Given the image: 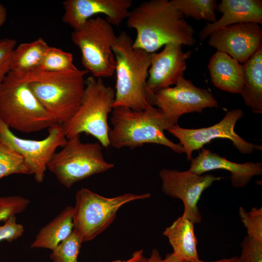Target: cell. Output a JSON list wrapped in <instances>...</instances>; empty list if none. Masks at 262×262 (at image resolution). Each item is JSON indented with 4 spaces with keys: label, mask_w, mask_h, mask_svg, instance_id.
I'll use <instances>...</instances> for the list:
<instances>
[{
    "label": "cell",
    "mask_w": 262,
    "mask_h": 262,
    "mask_svg": "<svg viewBox=\"0 0 262 262\" xmlns=\"http://www.w3.org/2000/svg\"><path fill=\"white\" fill-rule=\"evenodd\" d=\"M16 44V40L14 39H0V86L10 70L11 57Z\"/></svg>",
    "instance_id": "obj_31"
},
{
    "label": "cell",
    "mask_w": 262,
    "mask_h": 262,
    "mask_svg": "<svg viewBox=\"0 0 262 262\" xmlns=\"http://www.w3.org/2000/svg\"><path fill=\"white\" fill-rule=\"evenodd\" d=\"M62 147L60 151L53 154L48 164L47 169L67 188L114 166L104 159L99 142L83 143L80 135L67 139Z\"/></svg>",
    "instance_id": "obj_8"
},
{
    "label": "cell",
    "mask_w": 262,
    "mask_h": 262,
    "mask_svg": "<svg viewBox=\"0 0 262 262\" xmlns=\"http://www.w3.org/2000/svg\"><path fill=\"white\" fill-rule=\"evenodd\" d=\"M244 84L240 94L253 113H262V47L245 63Z\"/></svg>",
    "instance_id": "obj_21"
},
{
    "label": "cell",
    "mask_w": 262,
    "mask_h": 262,
    "mask_svg": "<svg viewBox=\"0 0 262 262\" xmlns=\"http://www.w3.org/2000/svg\"><path fill=\"white\" fill-rule=\"evenodd\" d=\"M132 43L131 37L124 31L117 36L112 47L116 62L113 108L125 107L141 111L149 104L147 82L152 53L133 48Z\"/></svg>",
    "instance_id": "obj_4"
},
{
    "label": "cell",
    "mask_w": 262,
    "mask_h": 262,
    "mask_svg": "<svg viewBox=\"0 0 262 262\" xmlns=\"http://www.w3.org/2000/svg\"><path fill=\"white\" fill-rule=\"evenodd\" d=\"M116 37L112 25L99 16L90 18L72 33V41L81 52L82 66L94 77H111L115 73L112 47Z\"/></svg>",
    "instance_id": "obj_9"
},
{
    "label": "cell",
    "mask_w": 262,
    "mask_h": 262,
    "mask_svg": "<svg viewBox=\"0 0 262 262\" xmlns=\"http://www.w3.org/2000/svg\"><path fill=\"white\" fill-rule=\"evenodd\" d=\"M244 115L242 109H233L228 111L223 118L214 125L198 129H185L177 124L167 131L179 140L188 161L192 159L194 151L202 148L204 145L212 140L219 138L230 140L241 153L251 154L254 150H262V147L246 141L235 132V125Z\"/></svg>",
    "instance_id": "obj_10"
},
{
    "label": "cell",
    "mask_w": 262,
    "mask_h": 262,
    "mask_svg": "<svg viewBox=\"0 0 262 262\" xmlns=\"http://www.w3.org/2000/svg\"><path fill=\"white\" fill-rule=\"evenodd\" d=\"M30 202L28 198L20 196H0V221H4L9 216L22 213Z\"/></svg>",
    "instance_id": "obj_29"
},
{
    "label": "cell",
    "mask_w": 262,
    "mask_h": 262,
    "mask_svg": "<svg viewBox=\"0 0 262 262\" xmlns=\"http://www.w3.org/2000/svg\"><path fill=\"white\" fill-rule=\"evenodd\" d=\"M194 224L182 215L163 232L173 248L172 253L186 262L199 259Z\"/></svg>",
    "instance_id": "obj_20"
},
{
    "label": "cell",
    "mask_w": 262,
    "mask_h": 262,
    "mask_svg": "<svg viewBox=\"0 0 262 262\" xmlns=\"http://www.w3.org/2000/svg\"><path fill=\"white\" fill-rule=\"evenodd\" d=\"M215 10L222 16L213 23L207 22L199 33L201 41L214 31L223 27L240 23L262 24V0H222Z\"/></svg>",
    "instance_id": "obj_18"
},
{
    "label": "cell",
    "mask_w": 262,
    "mask_h": 262,
    "mask_svg": "<svg viewBox=\"0 0 262 262\" xmlns=\"http://www.w3.org/2000/svg\"><path fill=\"white\" fill-rule=\"evenodd\" d=\"M85 69L66 72H44L36 70L16 75L26 82L54 122L63 124L80 108L85 89Z\"/></svg>",
    "instance_id": "obj_3"
},
{
    "label": "cell",
    "mask_w": 262,
    "mask_h": 262,
    "mask_svg": "<svg viewBox=\"0 0 262 262\" xmlns=\"http://www.w3.org/2000/svg\"><path fill=\"white\" fill-rule=\"evenodd\" d=\"M241 246L239 262H262V242L247 235L241 243Z\"/></svg>",
    "instance_id": "obj_30"
},
{
    "label": "cell",
    "mask_w": 262,
    "mask_h": 262,
    "mask_svg": "<svg viewBox=\"0 0 262 262\" xmlns=\"http://www.w3.org/2000/svg\"><path fill=\"white\" fill-rule=\"evenodd\" d=\"M115 91L102 79L92 76L85 80L81 105L75 114L62 124L66 139L85 133L97 139L102 147L110 146L111 128L108 118L113 109Z\"/></svg>",
    "instance_id": "obj_5"
},
{
    "label": "cell",
    "mask_w": 262,
    "mask_h": 262,
    "mask_svg": "<svg viewBox=\"0 0 262 262\" xmlns=\"http://www.w3.org/2000/svg\"><path fill=\"white\" fill-rule=\"evenodd\" d=\"M49 133L42 140L19 137L0 119V135L23 157L37 182H43L47 165L56 149L66 141L62 124H54L48 128Z\"/></svg>",
    "instance_id": "obj_12"
},
{
    "label": "cell",
    "mask_w": 262,
    "mask_h": 262,
    "mask_svg": "<svg viewBox=\"0 0 262 262\" xmlns=\"http://www.w3.org/2000/svg\"><path fill=\"white\" fill-rule=\"evenodd\" d=\"M209 45L244 64L262 47V29L258 23L244 22L218 29L209 35Z\"/></svg>",
    "instance_id": "obj_14"
},
{
    "label": "cell",
    "mask_w": 262,
    "mask_h": 262,
    "mask_svg": "<svg viewBox=\"0 0 262 262\" xmlns=\"http://www.w3.org/2000/svg\"><path fill=\"white\" fill-rule=\"evenodd\" d=\"M191 262H239L238 261V256H233L229 258L223 259L215 261L213 262H205L200 260L199 259H197L194 260Z\"/></svg>",
    "instance_id": "obj_36"
},
{
    "label": "cell",
    "mask_w": 262,
    "mask_h": 262,
    "mask_svg": "<svg viewBox=\"0 0 262 262\" xmlns=\"http://www.w3.org/2000/svg\"><path fill=\"white\" fill-rule=\"evenodd\" d=\"M208 67L215 87L231 93H240L244 80L243 65L227 53L217 50L210 58Z\"/></svg>",
    "instance_id": "obj_19"
},
{
    "label": "cell",
    "mask_w": 262,
    "mask_h": 262,
    "mask_svg": "<svg viewBox=\"0 0 262 262\" xmlns=\"http://www.w3.org/2000/svg\"><path fill=\"white\" fill-rule=\"evenodd\" d=\"M136 262H186L179 258L174 253L167 254L164 259H162L158 250L154 248L148 258L143 255Z\"/></svg>",
    "instance_id": "obj_33"
},
{
    "label": "cell",
    "mask_w": 262,
    "mask_h": 262,
    "mask_svg": "<svg viewBox=\"0 0 262 262\" xmlns=\"http://www.w3.org/2000/svg\"><path fill=\"white\" fill-rule=\"evenodd\" d=\"M149 104L161 109L173 126L184 114L202 113L205 108L218 107L217 101L209 89L198 87L183 77L174 87L154 93Z\"/></svg>",
    "instance_id": "obj_11"
},
{
    "label": "cell",
    "mask_w": 262,
    "mask_h": 262,
    "mask_svg": "<svg viewBox=\"0 0 262 262\" xmlns=\"http://www.w3.org/2000/svg\"><path fill=\"white\" fill-rule=\"evenodd\" d=\"M239 214L247 235L252 238L262 242V208L254 207L247 212L240 207Z\"/></svg>",
    "instance_id": "obj_28"
},
{
    "label": "cell",
    "mask_w": 262,
    "mask_h": 262,
    "mask_svg": "<svg viewBox=\"0 0 262 262\" xmlns=\"http://www.w3.org/2000/svg\"><path fill=\"white\" fill-rule=\"evenodd\" d=\"M14 174L32 173L21 155L0 135V179Z\"/></svg>",
    "instance_id": "obj_25"
},
{
    "label": "cell",
    "mask_w": 262,
    "mask_h": 262,
    "mask_svg": "<svg viewBox=\"0 0 262 262\" xmlns=\"http://www.w3.org/2000/svg\"><path fill=\"white\" fill-rule=\"evenodd\" d=\"M150 196L149 193H126L106 197L87 188H81L75 195L73 230L82 243L92 240L110 225L122 206Z\"/></svg>",
    "instance_id": "obj_7"
},
{
    "label": "cell",
    "mask_w": 262,
    "mask_h": 262,
    "mask_svg": "<svg viewBox=\"0 0 262 262\" xmlns=\"http://www.w3.org/2000/svg\"><path fill=\"white\" fill-rule=\"evenodd\" d=\"M190 161L189 170L197 175H202L208 171L217 169L229 171L231 174V184L236 188L245 187L253 177L262 174L261 162L234 163L208 149L203 148L198 155Z\"/></svg>",
    "instance_id": "obj_17"
},
{
    "label": "cell",
    "mask_w": 262,
    "mask_h": 262,
    "mask_svg": "<svg viewBox=\"0 0 262 262\" xmlns=\"http://www.w3.org/2000/svg\"><path fill=\"white\" fill-rule=\"evenodd\" d=\"M73 207L68 206L41 228L31 244L32 248L53 249L72 232Z\"/></svg>",
    "instance_id": "obj_22"
},
{
    "label": "cell",
    "mask_w": 262,
    "mask_h": 262,
    "mask_svg": "<svg viewBox=\"0 0 262 262\" xmlns=\"http://www.w3.org/2000/svg\"><path fill=\"white\" fill-rule=\"evenodd\" d=\"M77 69L74 64L73 56L71 53L49 46L37 70L44 72H60Z\"/></svg>",
    "instance_id": "obj_26"
},
{
    "label": "cell",
    "mask_w": 262,
    "mask_h": 262,
    "mask_svg": "<svg viewBox=\"0 0 262 262\" xmlns=\"http://www.w3.org/2000/svg\"><path fill=\"white\" fill-rule=\"evenodd\" d=\"M191 51H183L182 46L168 44L159 53H152L147 82V96L149 103L154 93L175 84L183 77Z\"/></svg>",
    "instance_id": "obj_15"
},
{
    "label": "cell",
    "mask_w": 262,
    "mask_h": 262,
    "mask_svg": "<svg viewBox=\"0 0 262 262\" xmlns=\"http://www.w3.org/2000/svg\"><path fill=\"white\" fill-rule=\"evenodd\" d=\"M143 250L142 249L134 252L131 257L127 260H117L110 262H136L143 255Z\"/></svg>",
    "instance_id": "obj_34"
},
{
    "label": "cell",
    "mask_w": 262,
    "mask_h": 262,
    "mask_svg": "<svg viewBox=\"0 0 262 262\" xmlns=\"http://www.w3.org/2000/svg\"><path fill=\"white\" fill-rule=\"evenodd\" d=\"M7 16V12L5 7L0 3V27L5 22Z\"/></svg>",
    "instance_id": "obj_35"
},
{
    "label": "cell",
    "mask_w": 262,
    "mask_h": 262,
    "mask_svg": "<svg viewBox=\"0 0 262 262\" xmlns=\"http://www.w3.org/2000/svg\"><path fill=\"white\" fill-rule=\"evenodd\" d=\"M176 8L186 17L197 20H205L213 23L217 20L215 0H171Z\"/></svg>",
    "instance_id": "obj_24"
},
{
    "label": "cell",
    "mask_w": 262,
    "mask_h": 262,
    "mask_svg": "<svg viewBox=\"0 0 262 262\" xmlns=\"http://www.w3.org/2000/svg\"><path fill=\"white\" fill-rule=\"evenodd\" d=\"M111 115L112 128L109 135L111 147L132 149L152 143L163 145L178 153H184L180 144L173 143L165 135L164 131L173 125L159 108L150 104L141 111L116 107Z\"/></svg>",
    "instance_id": "obj_2"
},
{
    "label": "cell",
    "mask_w": 262,
    "mask_h": 262,
    "mask_svg": "<svg viewBox=\"0 0 262 262\" xmlns=\"http://www.w3.org/2000/svg\"><path fill=\"white\" fill-rule=\"evenodd\" d=\"M49 47L42 38L19 44L12 53L10 71L21 75L37 70Z\"/></svg>",
    "instance_id": "obj_23"
},
{
    "label": "cell",
    "mask_w": 262,
    "mask_h": 262,
    "mask_svg": "<svg viewBox=\"0 0 262 262\" xmlns=\"http://www.w3.org/2000/svg\"><path fill=\"white\" fill-rule=\"evenodd\" d=\"M162 191L166 195L181 200L184 205L182 215L194 224L200 223L201 215L198 202L203 192L216 181L223 178L213 175H197L189 170L162 169L159 172Z\"/></svg>",
    "instance_id": "obj_13"
},
{
    "label": "cell",
    "mask_w": 262,
    "mask_h": 262,
    "mask_svg": "<svg viewBox=\"0 0 262 262\" xmlns=\"http://www.w3.org/2000/svg\"><path fill=\"white\" fill-rule=\"evenodd\" d=\"M81 242L73 230L71 234L52 250L50 258L52 262H78Z\"/></svg>",
    "instance_id": "obj_27"
},
{
    "label": "cell",
    "mask_w": 262,
    "mask_h": 262,
    "mask_svg": "<svg viewBox=\"0 0 262 262\" xmlns=\"http://www.w3.org/2000/svg\"><path fill=\"white\" fill-rule=\"evenodd\" d=\"M0 119L10 129L31 133L56 124L27 82L10 72L0 86Z\"/></svg>",
    "instance_id": "obj_6"
},
{
    "label": "cell",
    "mask_w": 262,
    "mask_h": 262,
    "mask_svg": "<svg viewBox=\"0 0 262 262\" xmlns=\"http://www.w3.org/2000/svg\"><path fill=\"white\" fill-rule=\"evenodd\" d=\"M132 3L131 0H66L63 2L62 20L76 30L94 16L103 14L112 26H118L127 18Z\"/></svg>",
    "instance_id": "obj_16"
},
{
    "label": "cell",
    "mask_w": 262,
    "mask_h": 262,
    "mask_svg": "<svg viewBox=\"0 0 262 262\" xmlns=\"http://www.w3.org/2000/svg\"><path fill=\"white\" fill-rule=\"evenodd\" d=\"M16 220V215H13L4 221L3 225L0 224V241L6 240L11 242L22 236L24 228Z\"/></svg>",
    "instance_id": "obj_32"
},
{
    "label": "cell",
    "mask_w": 262,
    "mask_h": 262,
    "mask_svg": "<svg viewBox=\"0 0 262 262\" xmlns=\"http://www.w3.org/2000/svg\"><path fill=\"white\" fill-rule=\"evenodd\" d=\"M169 0L143 1L130 10L127 26L136 31L132 48L154 53L168 44L193 46L195 31Z\"/></svg>",
    "instance_id": "obj_1"
}]
</instances>
